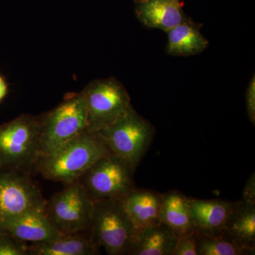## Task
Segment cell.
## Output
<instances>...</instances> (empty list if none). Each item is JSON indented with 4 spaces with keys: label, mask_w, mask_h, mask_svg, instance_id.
I'll return each mask as SVG.
<instances>
[{
    "label": "cell",
    "mask_w": 255,
    "mask_h": 255,
    "mask_svg": "<svg viewBox=\"0 0 255 255\" xmlns=\"http://www.w3.org/2000/svg\"><path fill=\"white\" fill-rule=\"evenodd\" d=\"M112 154L98 132L83 130L55 152L40 157L35 170L49 180L75 182L96 162Z\"/></svg>",
    "instance_id": "1"
},
{
    "label": "cell",
    "mask_w": 255,
    "mask_h": 255,
    "mask_svg": "<svg viewBox=\"0 0 255 255\" xmlns=\"http://www.w3.org/2000/svg\"><path fill=\"white\" fill-rule=\"evenodd\" d=\"M41 118L23 114L0 126V170L30 174L40 158Z\"/></svg>",
    "instance_id": "2"
},
{
    "label": "cell",
    "mask_w": 255,
    "mask_h": 255,
    "mask_svg": "<svg viewBox=\"0 0 255 255\" xmlns=\"http://www.w3.org/2000/svg\"><path fill=\"white\" fill-rule=\"evenodd\" d=\"M114 155L136 169L155 135L150 122L130 107L113 124L97 131Z\"/></svg>",
    "instance_id": "3"
},
{
    "label": "cell",
    "mask_w": 255,
    "mask_h": 255,
    "mask_svg": "<svg viewBox=\"0 0 255 255\" xmlns=\"http://www.w3.org/2000/svg\"><path fill=\"white\" fill-rule=\"evenodd\" d=\"M135 170L112 153L99 159L77 181L93 202L121 201L135 188Z\"/></svg>",
    "instance_id": "4"
},
{
    "label": "cell",
    "mask_w": 255,
    "mask_h": 255,
    "mask_svg": "<svg viewBox=\"0 0 255 255\" xmlns=\"http://www.w3.org/2000/svg\"><path fill=\"white\" fill-rule=\"evenodd\" d=\"M89 232L110 255H129L135 232L120 201L94 202Z\"/></svg>",
    "instance_id": "5"
},
{
    "label": "cell",
    "mask_w": 255,
    "mask_h": 255,
    "mask_svg": "<svg viewBox=\"0 0 255 255\" xmlns=\"http://www.w3.org/2000/svg\"><path fill=\"white\" fill-rule=\"evenodd\" d=\"M41 118L40 157L49 155L87 129L86 106L81 92L66 99Z\"/></svg>",
    "instance_id": "6"
},
{
    "label": "cell",
    "mask_w": 255,
    "mask_h": 255,
    "mask_svg": "<svg viewBox=\"0 0 255 255\" xmlns=\"http://www.w3.org/2000/svg\"><path fill=\"white\" fill-rule=\"evenodd\" d=\"M81 93L86 106L87 129L94 132L113 124L132 106L125 87L114 78L94 80Z\"/></svg>",
    "instance_id": "7"
},
{
    "label": "cell",
    "mask_w": 255,
    "mask_h": 255,
    "mask_svg": "<svg viewBox=\"0 0 255 255\" xmlns=\"http://www.w3.org/2000/svg\"><path fill=\"white\" fill-rule=\"evenodd\" d=\"M93 206V201L75 181L47 201L45 212L60 233L75 234L89 231Z\"/></svg>",
    "instance_id": "8"
},
{
    "label": "cell",
    "mask_w": 255,
    "mask_h": 255,
    "mask_svg": "<svg viewBox=\"0 0 255 255\" xmlns=\"http://www.w3.org/2000/svg\"><path fill=\"white\" fill-rule=\"evenodd\" d=\"M46 204L30 174L0 170V223L29 211L45 210Z\"/></svg>",
    "instance_id": "9"
},
{
    "label": "cell",
    "mask_w": 255,
    "mask_h": 255,
    "mask_svg": "<svg viewBox=\"0 0 255 255\" xmlns=\"http://www.w3.org/2000/svg\"><path fill=\"white\" fill-rule=\"evenodd\" d=\"M0 231L25 244L45 243L63 235L50 222L45 210L29 211L3 221L0 223Z\"/></svg>",
    "instance_id": "10"
},
{
    "label": "cell",
    "mask_w": 255,
    "mask_h": 255,
    "mask_svg": "<svg viewBox=\"0 0 255 255\" xmlns=\"http://www.w3.org/2000/svg\"><path fill=\"white\" fill-rule=\"evenodd\" d=\"M120 201L131 223L135 238L147 228L161 223L162 194L159 193L135 187Z\"/></svg>",
    "instance_id": "11"
},
{
    "label": "cell",
    "mask_w": 255,
    "mask_h": 255,
    "mask_svg": "<svg viewBox=\"0 0 255 255\" xmlns=\"http://www.w3.org/2000/svg\"><path fill=\"white\" fill-rule=\"evenodd\" d=\"M138 21L145 27L168 32L188 17L180 0H134Z\"/></svg>",
    "instance_id": "12"
},
{
    "label": "cell",
    "mask_w": 255,
    "mask_h": 255,
    "mask_svg": "<svg viewBox=\"0 0 255 255\" xmlns=\"http://www.w3.org/2000/svg\"><path fill=\"white\" fill-rule=\"evenodd\" d=\"M99 248L89 231L87 234L62 235L50 241L27 245L28 255H95L99 254Z\"/></svg>",
    "instance_id": "13"
},
{
    "label": "cell",
    "mask_w": 255,
    "mask_h": 255,
    "mask_svg": "<svg viewBox=\"0 0 255 255\" xmlns=\"http://www.w3.org/2000/svg\"><path fill=\"white\" fill-rule=\"evenodd\" d=\"M236 202L219 199L190 198L191 221L199 232L220 231L226 224Z\"/></svg>",
    "instance_id": "14"
},
{
    "label": "cell",
    "mask_w": 255,
    "mask_h": 255,
    "mask_svg": "<svg viewBox=\"0 0 255 255\" xmlns=\"http://www.w3.org/2000/svg\"><path fill=\"white\" fill-rule=\"evenodd\" d=\"M202 23H196L189 16L169 30L166 52L173 56H191L199 54L209 46V41L200 29Z\"/></svg>",
    "instance_id": "15"
},
{
    "label": "cell",
    "mask_w": 255,
    "mask_h": 255,
    "mask_svg": "<svg viewBox=\"0 0 255 255\" xmlns=\"http://www.w3.org/2000/svg\"><path fill=\"white\" fill-rule=\"evenodd\" d=\"M177 239V233L159 223L137 235L129 255H172Z\"/></svg>",
    "instance_id": "16"
},
{
    "label": "cell",
    "mask_w": 255,
    "mask_h": 255,
    "mask_svg": "<svg viewBox=\"0 0 255 255\" xmlns=\"http://www.w3.org/2000/svg\"><path fill=\"white\" fill-rule=\"evenodd\" d=\"M160 223L178 236L193 231L190 198L177 191L162 194Z\"/></svg>",
    "instance_id": "17"
},
{
    "label": "cell",
    "mask_w": 255,
    "mask_h": 255,
    "mask_svg": "<svg viewBox=\"0 0 255 255\" xmlns=\"http://www.w3.org/2000/svg\"><path fill=\"white\" fill-rule=\"evenodd\" d=\"M221 230L242 246L255 251V204L242 199L236 201Z\"/></svg>",
    "instance_id": "18"
},
{
    "label": "cell",
    "mask_w": 255,
    "mask_h": 255,
    "mask_svg": "<svg viewBox=\"0 0 255 255\" xmlns=\"http://www.w3.org/2000/svg\"><path fill=\"white\" fill-rule=\"evenodd\" d=\"M197 236L198 255H254L255 251L246 248L230 237L222 230L199 232Z\"/></svg>",
    "instance_id": "19"
},
{
    "label": "cell",
    "mask_w": 255,
    "mask_h": 255,
    "mask_svg": "<svg viewBox=\"0 0 255 255\" xmlns=\"http://www.w3.org/2000/svg\"><path fill=\"white\" fill-rule=\"evenodd\" d=\"M0 255H28L27 245L0 231Z\"/></svg>",
    "instance_id": "20"
},
{
    "label": "cell",
    "mask_w": 255,
    "mask_h": 255,
    "mask_svg": "<svg viewBox=\"0 0 255 255\" xmlns=\"http://www.w3.org/2000/svg\"><path fill=\"white\" fill-rule=\"evenodd\" d=\"M172 255H198L195 230L178 236L177 245Z\"/></svg>",
    "instance_id": "21"
},
{
    "label": "cell",
    "mask_w": 255,
    "mask_h": 255,
    "mask_svg": "<svg viewBox=\"0 0 255 255\" xmlns=\"http://www.w3.org/2000/svg\"><path fill=\"white\" fill-rule=\"evenodd\" d=\"M246 107L250 121L255 123V77L253 76L246 92Z\"/></svg>",
    "instance_id": "22"
},
{
    "label": "cell",
    "mask_w": 255,
    "mask_h": 255,
    "mask_svg": "<svg viewBox=\"0 0 255 255\" xmlns=\"http://www.w3.org/2000/svg\"><path fill=\"white\" fill-rule=\"evenodd\" d=\"M242 200L255 204V174H253L246 183Z\"/></svg>",
    "instance_id": "23"
},
{
    "label": "cell",
    "mask_w": 255,
    "mask_h": 255,
    "mask_svg": "<svg viewBox=\"0 0 255 255\" xmlns=\"http://www.w3.org/2000/svg\"><path fill=\"white\" fill-rule=\"evenodd\" d=\"M8 94V85L4 78L0 75V102H1Z\"/></svg>",
    "instance_id": "24"
},
{
    "label": "cell",
    "mask_w": 255,
    "mask_h": 255,
    "mask_svg": "<svg viewBox=\"0 0 255 255\" xmlns=\"http://www.w3.org/2000/svg\"></svg>",
    "instance_id": "25"
}]
</instances>
